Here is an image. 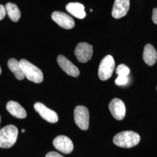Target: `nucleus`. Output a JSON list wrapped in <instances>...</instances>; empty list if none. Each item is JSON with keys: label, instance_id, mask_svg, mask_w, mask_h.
<instances>
[{"label": "nucleus", "instance_id": "f257e3e1", "mask_svg": "<svg viewBox=\"0 0 157 157\" xmlns=\"http://www.w3.org/2000/svg\"><path fill=\"white\" fill-rule=\"evenodd\" d=\"M140 141V136L133 131H124L115 135L113 142L116 146L122 148H131L137 145Z\"/></svg>", "mask_w": 157, "mask_h": 157}, {"label": "nucleus", "instance_id": "f03ea898", "mask_svg": "<svg viewBox=\"0 0 157 157\" xmlns=\"http://www.w3.org/2000/svg\"><path fill=\"white\" fill-rule=\"evenodd\" d=\"M18 136V129L14 125H7L0 130V147L9 148L15 144Z\"/></svg>", "mask_w": 157, "mask_h": 157}, {"label": "nucleus", "instance_id": "7ed1b4c3", "mask_svg": "<svg viewBox=\"0 0 157 157\" xmlns=\"http://www.w3.org/2000/svg\"><path fill=\"white\" fill-rule=\"evenodd\" d=\"M20 63L25 77L29 80L35 83H40L43 81V74L39 67L25 59H22Z\"/></svg>", "mask_w": 157, "mask_h": 157}, {"label": "nucleus", "instance_id": "20e7f679", "mask_svg": "<svg viewBox=\"0 0 157 157\" xmlns=\"http://www.w3.org/2000/svg\"><path fill=\"white\" fill-rule=\"evenodd\" d=\"M115 63L113 58L110 55L105 56L101 60L98 67V75L102 81L107 80L112 76Z\"/></svg>", "mask_w": 157, "mask_h": 157}, {"label": "nucleus", "instance_id": "39448f33", "mask_svg": "<svg viewBox=\"0 0 157 157\" xmlns=\"http://www.w3.org/2000/svg\"><path fill=\"white\" fill-rule=\"evenodd\" d=\"M89 112L84 106L79 105L74 110L75 122L78 128L83 130H86L89 126Z\"/></svg>", "mask_w": 157, "mask_h": 157}, {"label": "nucleus", "instance_id": "423d86ee", "mask_svg": "<svg viewBox=\"0 0 157 157\" xmlns=\"http://www.w3.org/2000/svg\"><path fill=\"white\" fill-rule=\"evenodd\" d=\"M93 46L87 43H80L75 50V54L78 62L86 63L90 61L93 56Z\"/></svg>", "mask_w": 157, "mask_h": 157}, {"label": "nucleus", "instance_id": "0eeeda50", "mask_svg": "<svg viewBox=\"0 0 157 157\" xmlns=\"http://www.w3.org/2000/svg\"><path fill=\"white\" fill-rule=\"evenodd\" d=\"M34 109L38 112L41 118L46 121L54 124L58 121V116L56 112L47 108L44 104L41 102H36L34 105Z\"/></svg>", "mask_w": 157, "mask_h": 157}, {"label": "nucleus", "instance_id": "6e6552de", "mask_svg": "<svg viewBox=\"0 0 157 157\" xmlns=\"http://www.w3.org/2000/svg\"><path fill=\"white\" fill-rule=\"evenodd\" d=\"M53 145L58 151L65 154H70L73 151V142L66 136H57L53 140Z\"/></svg>", "mask_w": 157, "mask_h": 157}, {"label": "nucleus", "instance_id": "1a4fd4ad", "mask_svg": "<svg viewBox=\"0 0 157 157\" xmlns=\"http://www.w3.org/2000/svg\"><path fill=\"white\" fill-rule=\"evenodd\" d=\"M52 19L60 27L65 29H71L75 26L73 18L67 13L60 11L54 12L51 15Z\"/></svg>", "mask_w": 157, "mask_h": 157}, {"label": "nucleus", "instance_id": "9d476101", "mask_svg": "<svg viewBox=\"0 0 157 157\" xmlns=\"http://www.w3.org/2000/svg\"><path fill=\"white\" fill-rule=\"evenodd\" d=\"M109 109L113 117L118 121L122 120L126 115V107L124 101L119 98H113L109 104Z\"/></svg>", "mask_w": 157, "mask_h": 157}, {"label": "nucleus", "instance_id": "9b49d317", "mask_svg": "<svg viewBox=\"0 0 157 157\" xmlns=\"http://www.w3.org/2000/svg\"><path fill=\"white\" fill-rule=\"evenodd\" d=\"M57 62L62 70L69 76L75 78L78 77L80 72L72 62H71L67 58L60 55L57 58Z\"/></svg>", "mask_w": 157, "mask_h": 157}, {"label": "nucleus", "instance_id": "f8f14e48", "mask_svg": "<svg viewBox=\"0 0 157 157\" xmlns=\"http://www.w3.org/2000/svg\"><path fill=\"white\" fill-rule=\"evenodd\" d=\"M130 0H115L112 8V16L115 19L124 17L129 11Z\"/></svg>", "mask_w": 157, "mask_h": 157}, {"label": "nucleus", "instance_id": "ddd939ff", "mask_svg": "<svg viewBox=\"0 0 157 157\" xmlns=\"http://www.w3.org/2000/svg\"><path fill=\"white\" fill-rule=\"evenodd\" d=\"M6 108L7 111L15 118L23 119L27 116V113L25 108L16 101H10L8 102Z\"/></svg>", "mask_w": 157, "mask_h": 157}, {"label": "nucleus", "instance_id": "4468645a", "mask_svg": "<svg viewBox=\"0 0 157 157\" xmlns=\"http://www.w3.org/2000/svg\"><path fill=\"white\" fill-rule=\"evenodd\" d=\"M66 10L70 14L78 19H83L86 15L84 6L79 2H70L67 4Z\"/></svg>", "mask_w": 157, "mask_h": 157}, {"label": "nucleus", "instance_id": "2eb2a0df", "mask_svg": "<svg viewBox=\"0 0 157 157\" xmlns=\"http://www.w3.org/2000/svg\"><path fill=\"white\" fill-rule=\"evenodd\" d=\"M143 59L149 66H152L157 60V52L154 47L150 44L145 45L143 51Z\"/></svg>", "mask_w": 157, "mask_h": 157}, {"label": "nucleus", "instance_id": "dca6fc26", "mask_svg": "<svg viewBox=\"0 0 157 157\" xmlns=\"http://www.w3.org/2000/svg\"><path fill=\"white\" fill-rule=\"evenodd\" d=\"M8 67L17 79L22 80L25 78V76L20 61H18L15 58H11L8 62Z\"/></svg>", "mask_w": 157, "mask_h": 157}, {"label": "nucleus", "instance_id": "f3484780", "mask_svg": "<svg viewBox=\"0 0 157 157\" xmlns=\"http://www.w3.org/2000/svg\"><path fill=\"white\" fill-rule=\"evenodd\" d=\"M5 7L6 14L12 21L14 22H18L21 16V13L17 5L11 2H8L6 4Z\"/></svg>", "mask_w": 157, "mask_h": 157}, {"label": "nucleus", "instance_id": "a211bd4d", "mask_svg": "<svg viewBox=\"0 0 157 157\" xmlns=\"http://www.w3.org/2000/svg\"><path fill=\"white\" fill-rule=\"evenodd\" d=\"M116 73L118 74V76H128L130 73V69L124 64H121L117 67Z\"/></svg>", "mask_w": 157, "mask_h": 157}, {"label": "nucleus", "instance_id": "6ab92c4d", "mask_svg": "<svg viewBox=\"0 0 157 157\" xmlns=\"http://www.w3.org/2000/svg\"><path fill=\"white\" fill-rule=\"evenodd\" d=\"M129 82L128 76H118V78L115 80V84L118 86H124L127 84Z\"/></svg>", "mask_w": 157, "mask_h": 157}, {"label": "nucleus", "instance_id": "aec40b11", "mask_svg": "<svg viewBox=\"0 0 157 157\" xmlns=\"http://www.w3.org/2000/svg\"><path fill=\"white\" fill-rule=\"evenodd\" d=\"M6 7L3 5L0 4V21L2 20L6 16Z\"/></svg>", "mask_w": 157, "mask_h": 157}, {"label": "nucleus", "instance_id": "412c9836", "mask_svg": "<svg viewBox=\"0 0 157 157\" xmlns=\"http://www.w3.org/2000/svg\"><path fill=\"white\" fill-rule=\"evenodd\" d=\"M45 157H64L61 155L60 154L55 151H51L47 153L45 155Z\"/></svg>", "mask_w": 157, "mask_h": 157}, {"label": "nucleus", "instance_id": "4be33fe9", "mask_svg": "<svg viewBox=\"0 0 157 157\" xmlns=\"http://www.w3.org/2000/svg\"><path fill=\"white\" fill-rule=\"evenodd\" d=\"M152 19L153 22L157 25V8H154L152 11Z\"/></svg>", "mask_w": 157, "mask_h": 157}, {"label": "nucleus", "instance_id": "5701e85b", "mask_svg": "<svg viewBox=\"0 0 157 157\" xmlns=\"http://www.w3.org/2000/svg\"><path fill=\"white\" fill-rule=\"evenodd\" d=\"M22 133H25V129H22Z\"/></svg>", "mask_w": 157, "mask_h": 157}, {"label": "nucleus", "instance_id": "b1692460", "mask_svg": "<svg viewBox=\"0 0 157 157\" xmlns=\"http://www.w3.org/2000/svg\"><path fill=\"white\" fill-rule=\"evenodd\" d=\"M1 72H2V71H1V67H0V75L1 74Z\"/></svg>", "mask_w": 157, "mask_h": 157}, {"label": "nucleus", "instance_id": "393cba45", "mask_svg": "<svg viewBox=\"0 0 157 157\" xmlns=\"http://www.w3.org/2000/svg\"><path fill=\"white\" fill-rule=\"evenodd\" d=\"M0 122H1V116H0Z\"/></svg>", "mask_w": 157, "mask_h": 157}, {"label": "nucleus", "instance_id": "a878e982", "mask_svg": "<svg viewBox=\"0 0 157 157\" xmlns=\"http://www.w3.org/2000/svg\"></svg>", "mask_w": 157, "mask_h": 157}]
</instances>
